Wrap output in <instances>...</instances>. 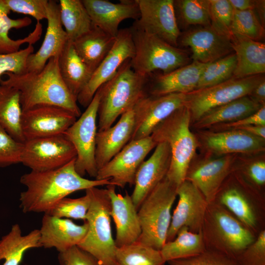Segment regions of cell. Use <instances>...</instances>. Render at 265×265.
Instances as JSON below:
<instances>
[{
  "mask_svg": "<svg viewBox=\"0 0 265 265\" xmlns=\"http://www.w3.org/2000/svg\"><path fill=\"white\" fill-rule=\"evenodd\" d=\"M75 159L57 169L33 171L23 175L21 183L26 187L20 196L23 212H49L61 200L76 191L111 184L109 180H89L80 175Z\"/></svg>",
  "mask_w": 265,
  "mask_h": 265,
  "instance_id": "1",
  "label": "cell"
},
{
  "mask_svg": "<svg viewBox=\"0 0 265 265\" xmlns=\"http://www.w3.org/2000/svg\"><path fill=\"white\" fill-rule=\"evenodd\" d=\"M58 58H51L40 72L15 74L7 72L0 84L14 87L20 93L22 110L39 105L62 107L76 117L81 115L77 99L70 92L59 72Z\"/></svg>",
  "mask_w": 265,
  "mask_h": 265,
  "instance_id": "2",
  "label": "cell"
},
{
  "mask_svg": "<svg viewBox=\"0 0 265 265\" xmlns=\"http://www.w3.org/2000/svg\"><path fill=\"white\" fill-rule=\"evenodd\" d=\"M130 60L125 61L113 77L99 88L98 131L110 127L119 116L147 95L148 76L134 71Z\"/></svg>",
  "mask_w": 265,
  "mask_h": 265,
  "instance_id": "3",
  "label": "cell"
},
{
  "mask_svg": "<svg viewBox=\"0 0 265 265\" xmlns=\"http://www.w3.org/2000/svg\"><path fill=\"white\" fill-rule=\"evenodd\" d=\"M190 124L189 110L184 106L158 125L150 135L157 144L165 142L169 145L171 160L166 177L177 187L185 180L199 146Z\"/></svg>",
  "mask_w": 265,
  "mask_h": 265,
  "instance_id": "4",
  "label": "cell"
},
{
  "mask_svg": "<svg viewBox=\"0 0 265 265\" xmlns=\"http://www.w3.org/2000/svg\"><path fill=\"white\" fill-rule=\"evenodd\" d=\"M201 232L206 249L236 260L256 237L224 207L209 203Z\"/></svg>",
  "mask_w": 265,
  "mask_h": 265,
  "instance_id": "5",
  "label": "cell"
},
{
  "mask_svg": "<svg viewBox=\"0 0 265 265\" xmlns=\"http://www.w3.org/2000/svg\"><path fill=\"white\" fill-rule=\"evenodd\" d=\"M212 202L227 209L256 236L265 230V198L238 173H231Z\"/></svg>",
  "mask_w": 265,
  "mask_h": 265,
  "instance_id": "6",
  "label": "cell"
},
{
  "mask_svg": "<svg viewBox=\"0 0 265 265\" xmlns=\"http://www.w3.org/2000/svg\"><path fill=\"white\" fill-rule=\"evenodd\" d=\"M91 203L85 221L87 233L78 246L96 258L101 265H117V247L111 228L110 200L106 188L88 189Z\"/></svg>",
  "mask_w": 265,
  "mask_h": 265,
  "instance_id": "7",
  "label": "cell"
},
{
  "mask_svg": "<svg viewBox=\"0 0 265 265\" xmlns=\"http://www.w3.org/2000/svg\"><path fill=\"white\" fill-rule=\"evenodd\" d=\"M177 187L166 176L145 198L137 211L141 233L137 241L160 250L166 242Z\"/></svg>",
  "mask_w": 265,
  "mask_h": 265,
  "instance_id": "8",
  "label": "cell"
},
{
  "mask_svg": "<svg viewBox=\"0 0 265 265\" xmlns=\"http://www.w3.org/2000/svg\"><path fill=\"white\" fill-rule=\"evenodd\" d=\"M130 29L134 47L130 63L135 72L148 76L160 71L166 74L187 64L189 58L185 50L145 32L133 24Z\"/></svg>",
  "mask_w": 265,
  "mask_h": 265,
  "instance_id": "9",
  "label": "cell"
},
{
  "mask_svg": "<svg viewBox=\"0 0 265 265\" xmlns=\"http://www.w3.org/2000/svg\"><path fill=\"white\" fill-rule=\"evenodd\" d=\"M100 98L99 88L85 110L63 133L75 149L77 156L75 167L77 172L82 177L87 174L95 179L98 171L95 150Z\"/></svg>",
  "mask_w": 265,
  "mask_h": 265,
  "instance_id": "10",
  "label": "cell"
},
{
  "mask_svg": "<svg viewBox=\"0 0 265 265\" xmlns=\"http://www.w3.org/2000/svg\"><path fill=\"white\" fill-rule=\"evenodd\" d=\"M264 79L263 74L241 79L232 78L222 83L197 89L186 94L185 106L189 110L191 124L214 107L249 96Z\"/></svg>",
  "mask_w": 265,
  "mask_h": 265,
  "instance_id": "11",
  "label": "cell"
},
{
  "mask_svg": "<svg viewBox=\"0 0 265 265\" xmlns=\"http://www.w3.org/2000/svg\"><path fill=\"white\" fill-rule=\"evenodd\" d=\"M76 156L73 145L63 134L26 140L21 163L31 171H45L66 165Z\"/></svg>",
  "mask_w": 265,
  "mask_h": 265,
  "instance_id": "12",
  "label": "cell"
},
{
  "mask_svg": "<svg viewBox=\"0 0 265 265\" xmlns=\"http://www.w3.org/2000/svg\"><path fill=\"white\" fill-rule=\"evenodd\" d=\"M157 145L151 136L131 140L98 170L95 179L109 180L111 185L121 188L134 185L138 168Z\"/></svg>",
  "mask_w": 265,
  "mask_h": 265,
  "instance_id": "13",
  "label": "cell"
},
{
  "mask_svg": "<svg viewBox=\"0 0 265 265\" xmlns=\"http://www.w3.org/2000/svg\"><path fill=\"white\" fill-rule=\"evenodd\" d=\"M140 16L133 24L145 32L178 47L181 33L174 0H136Z\"/></svg>",
  "mask_w": 265,
  "mask_h": 265,
  "instance_id": "14",
  "label": "cell"
},
{
  "mask_svg": "<svg viewBox=\"0 0 265 265\" xmlns=\"http://www.w3.org/2000/svg\"><path fill=\"white\" fill-rule=\"evenodd\" d=\"M134 55V47L131 30L119 29L115 42L106 56L94 71L88 83L77 97V102L87 107L97 90L111 79L123 63Z\"/></svg>",
  "mask_w": 265,
  "mask_h": 265,
  "instance_id": "15",
  "label": "cell"
},
{
  "mask_svg": "<svg viewBox=\"0 0 265 265\" xmlns=\"http://www.w3.org/2000/svg\"><path fill=\"white\" fill-rule=\"evenodd\" d=\"M76 118L72 112L59 106H36L23 111L22 133L25 141L63 134Z\"/></svg>",
  "mask_w": 265,
  "mask_h": 265,
  "instance_id": "16",
  "label": "cell"
},
{
  "mask_svg": "<svg viewBox=\"0 0 265 265\" xmlns=\"http://www.w3.org/2000/svg\"><path fill=\"white\" fill-rule=\"evenodd\" d=\"M177 196L178 201L171 215L166 242L174 239L183 227L192 232H200L209 204L201 191L186 180L178 186Z\"/></svg>",
  "mask_w": 265,
  "mask_h": 265,
  "instance_id": "17",
  "label": "cell"
},
{
  "mask_svg": "<svg viewBox=\"0 0 265 265\" xmlns=\"http://www.w3.org/2000/svg\"><path fill=\"white\" fill-rule=\"evenodd\" d=\"M186 94L146 96L133 107L135 128L132 140L151 135L155 127L175 111L185 106Z\"/></svg>",
  "mask_w": 265,
  "mask_h": 265,
  "instance_id": "18",
  "label": "cell"
},
{
  "mask_svg": "<svg viewBox=\"0 0 265 265\" xmlns=\"http://www.w3.org/2000/svg\"><path fill=\"white\" fill-rule=\"evenodd\" d=\"M199 145L208 153L217 156L237 153L252 154L265 151V139L240 129L219 131L198 130Z\"/></svg>",
  "mask_w": 265,
  "mask_h": 265,
  "instance_id": "19",
  "label": "cell"
},
{
  "mask_svg": "<svg viewBox=\"0 0 265 265\" xmlns=\"http://www.w3.org/2000/svg\"><path fill=\"white\" fill-rule=\"evenodd\" d=\"M235 154L191 161L185 180L193 184L209 203L212 202L228 176L235 171Z\"/></svg>",
  "mask_w": 265,
  "mask_h": 265,
  "instance_id": "20",
  "label": "cell"
},
{
  "mask_svg": "<svg viewBox=\"0 0 265 265\" xmlns=\"http://www.w3.org/2000/svg\"><path fill=\"white\" fill-rule=\"evenodd\" d=\"M189 47L193 61L207 64L232 53L231 38L222 34L211 26L187 31L180 35L178 44Z\"/></svg>",
  "mask_w": 265,
  "mask_h": 265,
  "instance_id": "21",
  "label": "cell"
},
{
  "mask_svg": "<svg viewBox=\"0 0 265 265\" xmlns=\"http://www.w3.org/2000/svg\"><path fill=\"white\" fill-rule=\"evenodd\" d=\"M171 160L170 147L162 142L157 144L151 157L141 163L136 173L131 195L137 211L147 195L166 176Z\"/></svg>",
  "mask_w": 265,
  "mask_h": 265,
  "instance_id": "22",
  "label": "cell"
},
{
  "mask_svg": "<svg viewBox=\"0 0 265 265\" xmlns=\"http://www.w3.org/2000/svg\"><path fill=\"white\" fill-rule=\"evenodd\" d=\"M47 13V27L44 39L39 50L28 57L27 72H40L50 58H58L68 40L61 22L59 3L49 0Z\"/></svg>",
  "mask_w": 265,
  "mask_h": 265,
  "instance_id": "23",
  "label": "cell"
},
{
  "mask_svg": "<svg viewBox=\"0 0 265 265\" xmlns=\"http://www.w3.org/2000/svg\"><path fill=\"white\" fill-rule=\"evenodd\" d=\"M115 187L111 184L106 186L111 204L110 214L116 228L114 241L118 248L137 241L141 230L137 210L131 195L127 192L125 195L116 193Z\"/></svg>",
  "mask_w": 265,
  "mask_h": 265,
  "instance_id": "24",
  "label": "cell"
},
{
  "mask_svg": "<svg viewBox=\"0 0 265 265\" xmlns=\"http://www.w3.org/2000/svg\"><path fill=\"white\" fill-rule=\"evenodd\" d=\"M93 26L116 37L119 24L124 20L135 21L140 16L136 0H121L114 3L106 0H82Z\"/></svg>",
  "mask_w": 265,
  "mask_h": 265,
  "instance_id": "25",
  "label": "cell"
},
{
  "mask_svg": "<svg viewBox=\"0 0 265 265\" xmlns=\"http://www.w3.org/2000/svg\"><path fill=\"white\" fill-rule=\"evenodd\" d=\"M88 230L86 221L82 225L67 218H58L44 214L40 231L42 247L55 248L62 252L78 246L84 238Z\"/></svg>",
  "mask_w": 265,
  "mask_h": 265,
  "instance_id": "26",
  "label": "cell"
},
{
  "mask_svg": "<svg viewBox=\"0 0 265 265\" xmlns=\"http://www.w3.org/2000/svg\"><path fill=\"white\" fill-rule=\"evenodd\" d=\"M134 128L135 114L133 108L122 114L114 125L97 132L95 160L98 170L131 141Z\"/></svg>",
  "mask_w": 265,
  "mask_h": 265,
  "instance_id": "27",
  "label": "cell"
},
{
  "mask_svg": "<svg viewBox=\"0 0 265 265\" xmlns=\"http://www.w3.org/2000/svg\"><path fill=\"white\" fill-rule=\"evenodd\" d=\"M207 64L193 61L166 74L148 75L147 85H149V93L153 96L189 93L196 89Z\"/></svg>",
  "mask_w": 265,
  "mask_h": 265,
  "instance_id": "28",
  "label": "cell"
},
{
  "mask_svg": "<svg viewBox=\"0 0 265 265\" xmlns=\"http://www.w3.org/2000/svg\"><path fill=\"white\" fill-rule=\"evenodd\" d=\"M232 46L237 59L232 78L241 79L265 72V44L239 34H232Z\"/></svg>",
  "mask_w": 265,
  "mask_h": 265,
  "instance_id": "29",
  "label": "cell"
},
{
  "mask_svg": "<svg viewBox=\"0 0 265 265\" xmlns=\"http://www.w3.org/2000/svg\"><path fill=\"white\" fill-rule=\"evenodd\" d=\"M263 106L246 96L209 110L191 124L195 129L201 130L232 123L253 114Z\"/></svg>",
  "mask_w": 265,
  "mask_h": 265,
  "instance_id": "30",
  "label": "cell"
},
{
  "mask_svg": "<svg viewBox=\"0 0 265 265\" xmlns=\"http://www.w3.org/2000/svg\"><path fill=\"white\" fill-rule=\"evenodd\" d=\"M116 37L95 26L73 42L82 61L93 72L112 48Z\"/></svg>",
  "mask_w": 265,
  "mask_h": 265,
  "instance_id": "31",
  "label": "cell"
},
{
  "mask_svg": "<svg viewBox=\"0 0 265 265\" xmlns=\"http://www.w3.org/2000/svg\"><path fill=\"white\" fill-rule=\"evenodd\" d=\"M60 75L77 98L89 81L93 72L77 53L73 42L68 40L58 59Z\"/></svg>",
  "mask_w": 265,
  "mask_h": 265,
  "instance_id": "32",
  "label": "cell"
},
{
  "mask_svg": "<svg viewBox=\"0 0 265 265\" xmlns=\"http://www.w3.org/2000/svg\"><path fill=\"white\" fill-rule=\"evenodd\" d=\"M10 11L4 0H0V54H9L19 51L24 44H34L39 40L42 32L40 22H37L34 30L22 39H13L9 36V31L13 29L22 28L30 25L31 19L24 17L17 19L9 16Z\"/></svg>",
  "mask_w": 265,
  "mask_h": 265,
  "instance_id": "33",
  "label": "cell"
},
{
  "mask_svg": "<svg viewBox=\"0 0 265 265\" xmlns=\"http://www.w3.org/2000/svg\"><path fill=\"white\" fill-rule=\"evenodd\" d=\"M42 247L39 230L35 229L23 235L18 224L0 239V265H20L26 251Z\"/></svg>",
  "mask_w": 265,
  "mask_h": 265,
  "instance_id": "34",
  "label": "cell"
},
{
  "mask_svg": "<svg viewBox=\"0 0 265 265\" xmlns=\"http://www.w3.org/2000/svg\"><path fill=\"white\" fill-rule=\"evenodd\" d=\"M22 113L19 91L0 84V127L16 140L23 143L25 140L21 129Z\"/></svg>",
  "mask_w": 265,
  "mask_h": 265,
  "instance_id": "35",
  "label": "cell"
},
{
  "mask_svg": "<svg viewBox=\"0 0 265 265\" xmlns=\"http://www.w3.org/2000/svg\"><path fill=\"white\" fill-rule=\"evenodd\" d=\"M206 250L201 231L194 233L186 227H182L173 240L166 242L160 250L167 263L168 261L190 258Z\"/></svg>",
  "mask_w": 265,
  "mask_h": 265,
  "instance_id": "36",
  "label": "cell"
},
{
  "mask_svg": "<svg viewBox=\"0 0 265 265\" xmlns=\"http://www.w3.org/2000/svg\"><path fill=\"white\" fill-rule=\"evenodd\" d=\"M60 18L68 39L73 42L89 31L93 25L81 0H60Z\"/></svg>",
  "mask_w": 265,
  "mask_h": 265,
  "instance_id": "37",
  "label": "cell"
},
{
  "mask_svg": "<svg viewBox=\"0 0 265 265\" xmlns=\"http://www.w3.org/2000/svg\"><path fill=\"white\" fill-rule=\"evenodd\" d=\"M117 265H165L160 250L140 241L117 248Z\"/></svg>",
  "mask_w": 265,
  "mask_h": 265,
  "instance_id": "38",
  "label": "cell"
},
{
  "mask_svg": "<svg viewBox=\"0 0 265 265\" xmlns=\"http://www.w3.org/2000/svg\"><path fill=\"white\" fill-rule=\"evenodd\" d=\"M236 64L235 53L208 63L202 73L196 89L212 86L232 79Z\"/></svg>",
  "mask_w": 265,
  "mask_h": 265,
  "instance_id": "39",
  "label": "cell"
},
{
  "mask_svg": "<svg viewBox=\"0 0 265 265\" xmlns=\"http://www.w3.org/2000/svg\"><path fill=\"white\" fill-rule=\"evenodd\" d=\"M180 21L186 26H211L209 0H174Z\"/></svg>",
  "mask_w": 265,
  "mask_h": 265,
  "instance_id": "40",
  "label": "cell"
},
{
  "mask_svg": "<svg viewBox=\"0 0 265 265\" xmlns=\"http://www.w3.org/2000/svg\"><path fill=\"white\" fill-rule=\"evenodd\" d=\"M231 33L232 35L239 34L260 41L264 37L265 29L254 10L238 11L234 9Z\"/></svg>",
  "mask_w": 265,
  "mask_h": 265,
  "instance_id": "41",
  "label": "cell"
},
{
  "mask_svg": "<svg viewBox=\"0 0 265 265\" xmlns=\"http://www.w3.org/2000/svg\"><path fill=\"white\" fill-rule=\"evenodd\" d=\"M91 203V196L88 189L85 194L77 198L65 197L61 200L46 213L58 218H73L85 221Z\"/></svg>",
  "mask_w": 265,
  "mask_h": 265,
  "instance_id": "42",
  "label": "cell"
},
{
  "mask_svg": "<svg viewBox=\"0 0 265 265\" xmlns=\"http://www.w3.org/2000/svg\"><path fill=\"white\" fill-rule=\"evenodd\" d=\"M211 26L231 38L234 9L229 0H209Z\"/></svg>",
  "mask_w": 265,
  "mask_h": 265,
  "instance_id": "43",
  "label": "cell"
},
{
  "mask_svg": "<svg viewBox=\"0 0 265 265\" xmlns=\"http://www.w3.org/2000/svg\"><path fill=\"white\" fill-rule=\"evenodd\" d=\"M33 51V46L28 45L26 48L15 53L0 54V79L7 72L15 74L26 73L27 59Z\"/></svg>",
  "mask_w": 265,
  "mask_h": 265,
  "instance_id": "44",
  "label": "cell"
},
{
  "mask_svg": "<svg viewBox=\"0 0 265 265\" xmlns=\"http://www.w3.org/2000/svg\"><path fill=\"white\" fill-rule=\"evenodd\" d=\"M23 146L0 127V167L21 163Z\"/></svg>",
  "mask_w": 265,
  "mask_h": 265,
  "instance_id": "45",
  "label": "cell"
},
{
  "mask_svg": "<svg viewBox=\"0 0 265 265\" xmlns=\"http://www.w3.org/2000/svg\"><path fill=\"white\" fill-rule=\"evenodd\" d=\"M10 11L30 16L37 22L47 19L48 0H4Z\"/></svg>",
  "mask_w": 265,
  "mask_h": 265,
  "instance_id": "46",
  "label": "cell"
},
{
  "mask_svg": "<svg viewBox=\"0 0 265 265\" xmlns=\"http://www.w3.org/2000/svg\"><path fill=\"white\" fill-rule=\"evenodd\" d=\"M167 263L169 265H238L235 259L207 249L196 256L171 260Z\"/></svg>",
  "mask_w": 265,
  "mask_h": 265,
  "instance_id": "47",
  "label": "cell"
},
{
  "mask_svg": "<svg viewBox=\"0 0 265 265\" xmlns=\"http://www.w3.org/2000/svg\"><path fill=\"white\" fill-rule=\"evenodd\" d=\"M238 265H265V230L236 259Z\"/></svg>",
  "mask_w": 265,
  "mask_h": 265,
  "instance_id": "48",
  "label": "cell"
},
{
  "mask_svg": "<svg viewBox=\"0 0 265 265\" xmlns=\"http://www.w3.org/2000/svg\"><path fill=\"white\" fill-rule=\"evenodd\" d=\"M58 259L61 265H101L93 256L78 246L59 252Z\"/></svg>",
  "mask_w": 265,
  "mask_h": 265,
  "instance_id": "49",
  "label": "cell"
},
{
  "mask_svg": "<svg viewBox=\"0 0 265 265\" xmlns=\"http://www.w3.org/2000/svg\"><path fill=\"white\" fill-rule=\"evenodd\" d=\"M238 173L248 184L263 193V189L265 186V162L264 160L252 162L246 166L244 170H242L241 173Z\"/></svg>",
  "mask_w": 265,
  "mask_h": 265,
  "instance_id": "50",
  "label": "cell"
},
{
  "mask_svg": "<svg viewBox=\"0 0 265 265\" xmlns=\"http://www.w3.org/2000/svg\"><path fill=\"white\" fill-rule=\"evenodd\" d=\"M265 126V105L253 114L232 123L223 124L213 126L214 129L220 131L237 129L249 125Z\"/></svg>",
  "mask_w": 265,
  "mask_h": 265,
  "instance_id": "51",
  "label": "cell"
},
{
  "mask_svg": "<svg viewBox=\"0 0 265 265\" xmlns=\"http://www.w3.org/2000/svg\"><path fill=\"white\" fill-rule=\"evenodd\" d=\"M249 96L260 104L265 105V79L253 89Z\"/></svg>",
  "mask_w": 265,
  "mask_h": 265,
  "instance_id": "52",
  "label": "cell"
},
{
  "mask_svg": "<svg viewBox=\"0 0 265 265\" xmlns=\"http://www.w3.org/2000/svg\"><path fill=\"white\" fill-rule=\"evenodd\" d=\"M233 9L238 11L254 10L255 0H229Z\"/></svg>",
  "mask_w": 265,
  "mask_h": 265,
  "instance_id": "53",
  "label": "cell"
},
{
  "mask_svg": "<svg viewBox=\"0 0 265 265\" xmlns=\"http://www.w3.org/2000/svg\"><path fill=\"white\" fill-rule=\"evenodd\" d=\"M237 129L243 130L254 136L265 139V126L253 125L244 126Z\"/></svg>",
  "mask_w": 265,
  "mask_h": 265,
  "instance_id": "54",
  "label": "cell"
},
{
  "mask_svg": "<svg viewBox=\"0 0 265 265\" xmlns=\"http://www.w3.org/2000/svg\"><path fill=\"white\" fill-rule=\"evenodd\" d=\"M265 0H255V5L254 9L256 14L263 25L265 26Z\"/></svg>",
  "mask_w": 265,
  "mask_h": 265,
  "instance_id": "55",
  "label": "cell"
}]
</instances>
